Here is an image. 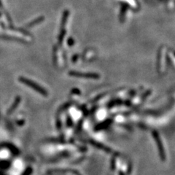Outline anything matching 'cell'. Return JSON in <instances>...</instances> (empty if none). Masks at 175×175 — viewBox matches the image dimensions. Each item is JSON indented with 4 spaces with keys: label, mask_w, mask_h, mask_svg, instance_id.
I'll list each match as a JSON object with an SVG mask.
<instances>
[{
    "label": "cell",
    "mask_w": 175,
    "mask_h": 175,
    "mask_svg": "<svg viewBox=\"0 0 175 175\" xmlns=\"http://www.w3.org/2000/svg\"><path fill=\"white\" fill-rule=\"evenodd\" d=\"M18 80L20 83L26 85V86H29V88H31L32 89L36 91L37 92L41 94V95L44 96H48V92L46 91V90L44 89L42 86H40L39 84H37V83L34 82L33 80H30V79H28L24 77H20L18 78Z\"/></svg>",
    "instance_id": "6da1fadb"
},
{
    "label": "cell",
    "mask_w": 175,
    "mask_h": 175,
    "mask_svg": "<svg viewBox=\"0 0 175 175\" xmlns=\"http://www.w3.org/2000/svg\"><path fill=\"white\" fill-rule=\"evenodd\" d=\"M20 99H21V98H20V96H17V97H16L15 100V101H14V103H13V105H12V107H10V110H9V112H13V110H14L15 109L16 107H17V106L18 105L19 103H20Z\"/></svg>",
    "instance_id": "7a4b0ae2"
},
{
    "label": "cell",
    "mask_w": 175,
    "mask_h": 175,
    "mask_svg": "<svg viewBox=\"0 0 175 175\" xmlns=\"http://www.w3.org/2000/svg\"><path fill=\"white\" fill-rule=\"evenodd\" d=\"M43 17H39V18H37V19H35V20H32V22H30V23H29V24L27 25V27H32V26H34V25H37V23H40V22H42V20H43Z\"/></svg>",
    "instance_id": "3957f363"
}]
</instances>
